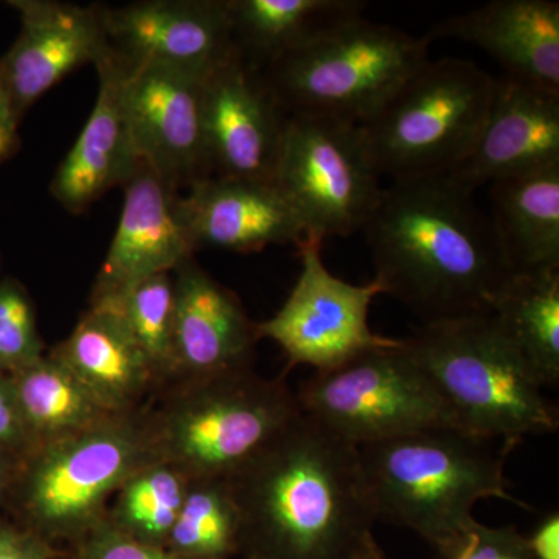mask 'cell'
<instances>
[{
	"label": "cell",
	"instance_id": "obj_17",
	"mask_svg": "<svg viewBox=\"0 0 559 559\" xmlns=\"http://www.w3.org/2000/svg\"><path fill=\"white\" fill-rule=\"evenodd\" d=\"M171 381L207 380L253 370L259 326L240 299L191 259L175 271ZM168 384V382H167Z\"/></svg>",
	"mask_w": 559,
	"mask_h": 559
},
{
	"label": "cell",
	"instance_id": "obj_9",
	"mask_svg": "<svg viewBox=\"0 0 559 559\" xmlns=\"http://www.w3.org/2000/svg\"><path fill=\"white\" fill-rule=\"evenodd\" d=\"M296 396L301 414L355 448L428 429H459L450 404L403 340L314 371Z\"/></svg>",
	"mask_w": 559,
	"mask_h": 559
},
{
	"label": "cell",
	"instance_id": "obj_20",
	"mask_svg": "<svg viewBox=\"0 0 559 559\" xmlns=\"http://www.w3.org/2000/svg\"><path fill=\"white\" fill-rule=\"evenodd\" d=\"M95 69L100 87L94 110L50 183L53 200L73 215L124 187L140 165L124 106V64L110 50Z\"/></svg>",
	"mask_w": 559,
	"mask_h": 559
},
{
	"label": "cell",
	"instance_id": "obj_31",
	"mask_svg": "<svg viewBox=\"0 0 559 559\" xmlns=\"http://www.w3.org/2000/svg\"><path fill=\"white\" fill-rule=\"evenodd\" d=\"M439 559H533L527 538L513 525L488 527L476 520L436 547Z\"/></svg>",
	"mask_w": 559,
	"mask_h": 559
},
{
	"label": "cell",
	"instance_id": "obj_29",
	"mask_svg": "<svg viewBox=\"0 0 559 559\" xmlns=\"http://www.w3.org/2000/svg\"><path fill=\"white\" fill-rule=\"evenodd\" d=\"M119 312L148 359L157 390L171 381L175 373L173 329H175V278L173 272L153 275L135 283L112 299L91 301ZM156 390V392H157Z\"/></svg>",
	"mask_w": 559,
	"mask_h": 559
},
{
	"label": "cell",
	"instance_id": "obj_7",
	"mask_svg": "<svg viewBox=\"0 0 559 559\" xmlns=\"http://www.w3.org/2000/svg\"><path fill=\"white\" fill-rule=\"evenodd\" d=\"M430 40L359 20L261 72L285 116L362 124L429 61Z\"/></svg>",
	"mask_w": 559,
	"mask_h": 559
},
{
	"label": "cell",
	"instance_id": "obj_35",
	"mask_svg": "<svg viewBox=\"0 0 559 559\" xmlns=\"http://www.w3.org/2000/svg\"><path fill=\"white\" fill-rule=\"evenodd\" d=\"M525 538L533 559H559L558 511L546 514Z\"/></svg>",
	"mask_w": 559,
	"mask_h": 559
},
{
	"label": "cell",
	"instance_id": "obj_39",
	"mask_svg": "<svg viewBox=\"0 0 559 559\" xmlns=\"http://www.w3.org/2000/svg\"><path fill=\"white\" fill-rule=\"evenodd\" d=\"M0 275H2V259H0Z\"/></svg>",
	"mask_w": 559,
	"mask_h": 559
},
{
	"label": "cell",
	"instance_id": "obj_37",
	"mask_svg": "<svg viewBox=\"0 0 559 559\" xmlns=\"http://www.w3.org/2000/svg\"><path fill=\"white\" fill-rule=\"evenodd\" d=\"M20 465L21 463L17 460L0 451V510L2 511L9 502Z\"/></svg>",
	"mask_w": 559,
	"mask_h": 559
},
{
	"label": "cell",
	"instance_id": "obj_6",
	"mask_svg": "<svg viewBox=\"0 0 559 559\" xmlns=\"http://www.w3.org/2000/svg\"><path fill=\"white\" fill-rule=\"evenodd\" d=\"M300 415L286 381L266 380L255 369L168 382L150 401L160 460L190 480L230 479Z\"/></svg>",
	"mask_w": 559,
	"mask_h": 559
},
{
	"label": "cell",
	"instance_id": "obj_28",
	"mask_svg": "<svg viewBox=\"0 0 559 559\" xmlns=\"http://www.w3.org/2000/svg\"><path fill=\"white\" fill-rule=\"evenodd\" d=\"M190 479L165 460L138 471L110 500L105 521L142 543L167 546Z\"/></svg>",
	"mask_w": 559,
	"mask_h": 559
},
{
	"label": "cell",
	"instance_id": "obj_8",
	"mask_svg": "<svg viewBox=\"0 0 559 559\" xmlns=\"http://www.w3.org/2000/svg\"><path fill=\"white\" fill-rule=\"evenodd\" d=\"M495 92V76L474 62H426L359 124L378 175L392 182L447 176L473 150Z\"/></svg>",
	"mask_w": 559,
	"mask_h": 559
},
{
	"label": "cell",
	"instance_id": "obj_2",
	"mask_svg": "<svg viewBox=\"0 0 559 559\" xmlns=\"http://www.w3.org/2000/svg\"><path fill=\"white\" fill-rule=\"evenodd\" d=\"M227 480L240 559H344L373 535L358 448L307 415Z\"/></svg>",
	"mask_w": 559,
	"mask_h": 559
},
{
	"label": "cell",
	"instance_id": "obj_38",
	"mask_svg": "<svg viewBox=\"0 0 559 559\" xmlns=\"http://www.w3.org/2000/svg\"><path fill=\"white\" fill-rule=\"evenodd\" d=\"M344 559H388V557H385L374 536L371 535L360 544L358 549L353 550Z\"/></svg>",
	"mask_w": 559,
	"mask_h": 559
},
{
	"label": "cell",
	"instance_id": "obj_4",
	"mask_svg": "<svg viewBox=\"0 0 559 559\" xmlns=\"http://www.w3.org/2000/svg\"><path fill=\"white\" fill-rule=\"evenodd\" d=\"M156 460L150 403L109 415L36 448L21 463L3 513L57 547L75 546L105 521L116 492Z\"/></svg>",
	"mask_w": 559,
	"mask_h": 559
},
{
	"label": "cell",
	"instance_id": "obj_26",
	"mask_svg": "<svg viewBox=\"0 0 559 559\" xmlns=\"http://www.w3.org/2000/svg\"><path fill=\"white\" fill-rule=\"evenodd\" d=\"M36 448L66 439L109 417L90 390L53 355L9 374Z\"/></svg>",
	"mask_w": 559,
	"mask_h": 559
},
{
	"label": "cell",
	"instance_id": "obj_3",
	"mask_svg": "<svg viewBox=\"0 0 559 559\" xmlns=\"http://www.w3.org/2000/svg\"><path fill=\"white\" fill-rule=\"evenodd\" d=\"M513 450L455 428L364 444L358 448L364 498L374 521L409 528L436 549L474 521L479 500L525 507L511 495L506 476Z\"/></svg>",
	"mask_w": 559,
	"mask_h": 559
},
{
	"label": "cell",
	"instance_id": "obj_1",
	"mask_svg": "<svg viewBox=\"0 0 559 559\" xmlns=\"http://www.w3.org/2000/svg\"><path fill=\"white\" fill-rule=\"evenodd\" d=\"M362 231L382 294L425 323L491 312L514 275L491 221L444 176L382 189Z\"/></svg>",
	"mask_w": 559,
	"mask_h": 559
},
{
	"label": "cell",
	"instance_id": "obj_18",
	"mask_svg": "<svg viewBox=\"0 0 559 559\" xmlns=\"http://www.w3.org/2000/svg\"><path fill=\"white\" fill-rule=\"evenodd\" d=\"M187 190L178 209L194 250L250 253L274 245L299 248L307 238L300 213L275 182L210 176Z\"/></svg>",
	"mask_w": 559,
	"mask_h": 559
},
{
	"label": "cell",
	"instance_id": "obj_30",
	"mask_svg": "<svg viewBox=\"0 0 559 559\" xmlns=\"http://www.w3.org/2000/svg\"><path fill=\"white\" fill-rule=\"evenodd\" d=\"M46 355L35 301L16 277L0 275V371L11 374Z\"/></svg>",
	"mask_w": 559,
	"mask_h": 559
},
{
	"label": "cell",
	"instance_id": "obj_25",
	"mask_svg": "<svg viewBox=\"0 0 559 559\" xmlns=\"http://www.w3.org/2000/svg\"><path fill=\"white\" fill-rule=\"evenodd\" d=\"M492 318L543 388L559 384V270L514 274Z\"/></svg>",
	"mask_w": 559,
	"mask_h": 559
},
{
	"label": "cell",
	"instance_id": "obj_36",
	"mask_svg": "<svg viewBox=\"0 0 559 559\" xmlns=\"http://www.w3.org/2000/svg\"><path fill=\"white\" fill-rule=\"evenodd\" d=\"M21 148L20 124L0 100V164L16 156Z\"/></svg>",
	"mask_w": 559,
	"mask_h": 559
},
{
	"label": "cell",
	"instance_id": "obj_19",
	"mask_svg": "<svg viewBox=\"0 0 559 559\" xmlns=\"http://www.w3.org/2000/svg\"><path fill=\"white\" fill-rule=\"evenodd\" d=\"M123 189L119 226L91 301L112 299L142 280L175 271L193 257V245L180 218L178 191L143 164Z\"/></svg>",
	"mask_w": 559,
	"mask_h": 559
},
{
	"label": "cell",
	"instance_id": "obj_33",
	"mask_svg": "<svg viewBox=\"0 0 559 559\" xmlns=\"http://www.w3.org/2000/svg\"><path fill=\"white\" fill-rule=\"evenodd\" d=\"M0 451L22 463L35 451L9 374L0 371Z\"/></svg>",
	"mask_w": 559,
	"mask_h": 559
},
{
	"label": "cell",
	"instance_id": "obj_12",
	"mask_svg": "<svg viewBox=\"0 0 559 559\" xmlns=\"http://www.w3.org/2000/svg\"><path fill=\"white\" fill-rule=\"evenodd\" d=\"M207 76L170 66L124 64V106L140 164L176 191L212 176L204 127Z\"/></svg>",
	"mask_w": 559,
	"mask_h": 559
},
{
	"label": "cell",
	"instance_id": "obj_16",
	"mask_svg": "<svg viewBox=\"0 0 559 559\" xmlns=\"http://www.w3.org/2000/svg\"><path fill=\"white\" fill-rule=\"evenodd\" d=\"M559 165V92L502 76L473 150L444 178L474 191Z\"/></svg>",
	"mask_w": 559,
	"mask_h": 559
},
{
	"label": "cell",
	"instance_id": "obj_23",
	"mask_svg": "<svg viewBox=\"0 0 559 559\" xmlns=\"http://www.w3.org/2000/svg\"><path fill=\"white\" fill-rule=\"evenodd\" d=\"M231 38L242 60L263 72L342 25L362 17L359 0H226Z\"/></svg>",
	"mask_w": 559,
	"mask_h": 559
},
{
	"label": "cell",
	"instance_id": "obj_14",
	"mask_svg": "<svg viewBox=\"0 0 559 559\" xmlns=\"http://www.w3.org/2000/svg\"><path fill=\"white\" fill-rule=\"evenodd\" d=\"M285 119L261 72L235 51L205 79V143L212 176L274 182Z\"/></svg>",
	"mask_w": 559,
	"mask_h": 559
},
{
	"label": "cell",
	"instance_id": "obj_32",
	"mask_svg": "<svg viewBox=\"0 0 559 559\" xmlns=\"http://www.w3.org/2000/svg\"><path fill=\"white\" fill-rule=\"evenodd\" d=\"M68 559H182L167 546L142 543L123 535L103 521L75 546L70 547Z\"/></svg>",
	"mask_w": 559,
	"mask_h": 559
},
{
	"label": "cell",
	"instance_id": "obj_21",
	"mask_svg": "<svg viewBox=\"0 0 559 559\" xmlns=\"http://www.w3.org/2000/svg\"><path fill=\"white\" fill-rule=\"evenodd\" d=\"M426 38L474 44L495 58L507 76L559 92L557 0H495L440 22Z\"/></svg>",
	"mask_w": 559,
	"mask_h": 559
},
{
	"label": "cell",
	"instance_id": "obj_27",
	"mask_svg": "<svg viewBox=\"0 0 559 559\" xmlns=\"http://www.w3.org/2000/svg\"><path fill=\"white\" fill-rule=\"evenodd\" d=\"M167 547L182 559H240L241 511L229 480H190Z\"/></svg>",
	"mask_w": 559,
	"mask_h": 559
},
{
	"label": "cell",
	"instance_id": "obj_11",
	"mask_svg": "<svg viewBox=\"0 0 559 559\" xmlns=\"http://www.w3.org/2000/svg\"><path fill=\"white\" fill-rule=\"evenodd\" d=\"M323 242L307 237L299 246L301 271L289 297L266 322L257 323L260 340H271L296 366L326 371L371 349L399 344L374 333L369 323L371 301L382 294L374 280L353 285L326 270Z\"/></svg>",
	"mask_w": 559,
	"mask_h": 559
},
{
	"label": "cell",
	"instance_id": "obj_5",
	"mask_svg": "<svg viewBox=\"0 0 559 559\" xmlns=\"http://www.w3.org/2000/svg\"><path fill=\"white\" fill-rule=\"evenodd\" d=\"M403 344L463 432L514 448L525 437L557 432V406L491 312L425 323Z\"/></svg>",
	"mask_w": 559,
	"mask_h": 559
},
{
	"label": "cell",
	"instance_id": "obj_13",
	"mask_svg": "<svg viewBox=\"0 0 559 559\" xmlns=\"http://www.w3.org/2000/svg\"><path fill=\"white\" fill-rule=\"evenodd\" d=\"M21 32L0 58V100L17 124L51 87L86 64L97 66L110 47L102 7L57 0H10Z\"/></svg>",
	"mask_w": 559,
	"mask_h": 559
},
{
	"label": "cell",
	"instance_id": "obj_24",
	"mask_svg": "<svg viewBox=\"0 0 559 559\" xmlns=\"http://www.w3.org/2000/svg\"><path fill=\"white\" fill-rule=\"evenodd\" d=\"M491 187L489 221L511 271L559 270V165Z\"/></svg>",
	"mask_w": 559,
	"mask_h": 559
},
{
	"label": "cell",
	"instance_id": "obj_34",
	"mask_svg": "<svg viewBox=\"0 0 559 559\" xmlns=\"http://www.w3.org/2000/svg\"><path fill=\"white\" fill-rule=\"evenodd\" d=\"M66 551L0 514V559H61Z\"/></svg>",
	"mask_w": 559,
	"mask_h": 559
},
{
	"label": "cell",
	"instance_id": "obj_40",
	"mask_svg": "<svg viewBox=\"0 0 559 559\" xmlns=\"http://www.w3.org/2000/svg\"><path fill=\"white\" fill-rule=\"evenodd\" d=\"M61 559H68V554H66V557H64V558H61Z\"/></svg>",
	"mask_w": 559,
	"mask_h": 559
},
{
	"label": "cell",
	"instance_id": "obj_22",
	"mask_svg": "<svg viewBox=\"0 0 559 559\" xmlns=\"http://www.w3.org/2000/svg\"><path fill=\"white\" fill-rule=\"evenodd\" d=\"M50 355L90 390L109 414H127L146 406L156 393L153 370L119 312L92 305Z\"/></svg>",
	"mask_w": 559,
	"mask_h": 559
},
{
	"label": "cell",
	"instance_id": "obj_15",
	"mask_svg": "<svg viewBox=\"0 0 559 559\" xmlns=\"http://www.w3.org/2000/svg\"><path fill=\"white\" fill-rule=\"evenodd\" d=\"M110 50L127 66L209 75L237 51L226 0H146L102 7Z\"/></svg>",
	"mask_w": 559,
	"mask_h": 559
},
{
	"label": "cell",
	"instance_id": "obj_10",
	"mask_svg": "<svg viewBox=\"0 0 559 559\" xmlns=\"http://www.w3.org/2000/svg\"><path fill=\"white\" fill-rule=\"evenodd\" d=\"M285 117L274 182L300 213L307 237L325 242L362 230L382 187L358 124Z\"/></svg>",
	"mask_w": 559,
	"mask_h": 559
}]
</instances>
